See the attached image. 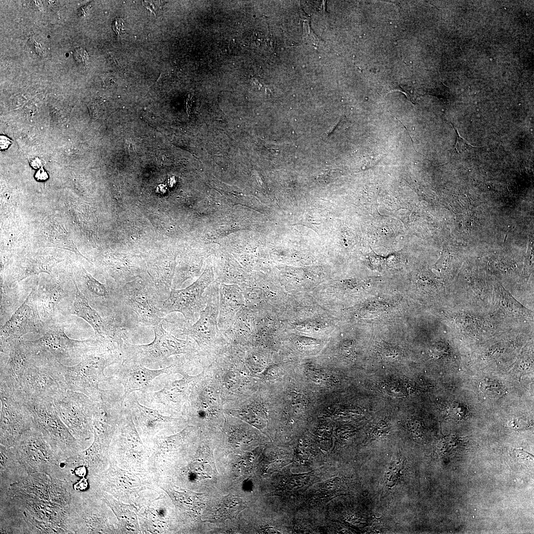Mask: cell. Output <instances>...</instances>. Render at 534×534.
<instances>
[{
  "instance_id": "26",
  "label": "cell",
  "mask_w": 534,
  "mask_h": 534,
  "mask_svg": "<svg viewBox=\"0 0 534 534\" xmlns=\"http://www.w3.org/2000/svg\"><path fill=\"white\" fill-rule=\"evenodd\" d=\"M124 26V20L122 18H117L113 23V30L117 34L120 35L121 33L123 32Z\"/></svg>"
},
{
  "instance_id": "20",
  "label": "cell",
  "mask_w": 534,
  "mask_h": 534,
  "mask_svg": "<svg viewBox=\"0 0 534 534\" xmlns=\"http://www.w3.org/2000/svg\"><path fill=\"white\" fill-rule=\"evenodd\" d=\"M57 234L55 235L52 233L51 234L49 233L47 235V237L49 238V242L53 244V246L58 248L70 250L75 252L77 255L82 256L78 251L76 246L74 245V243L70 240L68 235L66 233V231L62 229V232L59 235L58 234L57 229Z\"/></svg>"
},
{
  "instance_id": "11",
  "label": "cell",
  "mask_w": 534,
  "mask_h": 534,
  "mask_svg": "<svg viewBox=\"0 0 534 534\" xmlns=\"http://www.w3.org/2000/svg\"><path fill=\"white\" fill-rule=\"evenodd\" d=\"M171 366L159 369L148 368L129 359L119 364L115 375L118 384L123 388L124 398L136 391H145L157 377L170 372Z\"/></svg>"
},
{
  "instance_id": "9",
  "label": "cell",
  "mask_w": 534,
  "mask_h": 534,
  "mask_svg": "<svg viewBox=\"0 0 534 534\" xmlns=\"http://www.w3.org/2000/svg\"><path fill=\"white\" fill-rule=\"evenodd\" d=\"M124 302L135 312L142 324L156 326L164 316L157 306V296L151 287L139 283H131L122 288L118 294Z\"/></svg>"
},
{
  "instance_id": "28",
  "label": "cell",
  "mask_w": 534,
  "mask_h": 534,
  "mask_svg": "<svg viewBox=\"0 0 534 534\" xmlns=\"http://www.w3.org/2000/svg\"><path fill=\"white\" fill-rule=\"evenodd\" d=\"M125 147L126 151L130 155H134L135 154V146L133 141L131 138L126 140Z\"/></svg>"
},
{
  "instance_id": "4",
  "label": "cell",
  "mask_w": 534,
  "mask_h": 534,
  "mask_svg": "<svg viewBox=\"0 0 534 534\" xmlns=\"http://www.w3.org/2000/svg\"><path fill=\"white\" fill-rule=\"evenodd\" d=\"M40 338L26 341L37 354L49 359L61 361L75 357H82L87 354L100 351V342L97 338L75 340L69 338L61 327L44 328Z\"/></svg>"
},
{
  "instance_id": "16",
  "label": "cell",
  "mask_w": 534,
  "mask_h": 534,
  "mask_svg": "<svg viewBox=\"0 0 534 534\" xmlns=\"http://www.w3.org/2000/svg\"><path fill=\"white\" fill-rule=\"evenodd\" d=\"M246 507L245 501L242 498L228 495L222 499L208 521L221 522L226 519H232Z\"/></svg>"
},
{
  "instance_id": "23",
  "label": "cell",
  "mask_w": 534,
  "mask_h": 534,
  "mask_svg": "<svg viewBox=\"0 0 534 534\" xmlns=\"http://www.w3.org/2000/svg\"><path fill=\"white\" fill-rule=\"evenodd\" d=\"M449 412L452 417L456 419H463L468 415V411L466 408L457 402L451 405Z\"/></svg>"
},
{
  "instance_id": "2",
  "label": "cell",
  "mask_w": 534,
  "mask_h": 534,
  "mask_svg": "<svg viewBox=\"0 0 534 534\" xmlns=\"http://www.w3.org/2000/svg\"><path fill=\"white\" fill-rule=\"evenodd\" d=\"M154 330L155 337L150 344L134 345L126 340L122 346L123 359L132 360L150 369L162 368L171 356L190 351L187 342L166 331L161 322L154 327Z\"/></svg>"
},
{
  "instance_id": "6",
  "label": "cell",
  "mask_w": 534,
  "mask_h": 534,
  "mask_svg": "<svg viewBox=\"0 0 534 534\" xmlns=\"http://www.w3.org/2000/svg\"><path fill=\"white\" fill-rule=\"evenodd\" d=\"M211 282L210 275L206 273L184 289H173L161 305V311L164 316L173 312H179L186 320H194L206 306L204 293Z\"/></svg>"
},
{
  "instance_id": "25",
  "label": "cell",
  "mask_w": 534,
  "mask_h": 534,
  "mask_svg": "<svg viewBox=\"0 0 534 534\" xmlns=\"http://www.w3.org/2000/svg\"><path fill=\"white\" fill-rule=\"evenodd\" d=\"M73 56L76 61L80 63L86 64L89 59L88 53L81 47H77L74 49Z\"/></svg>"
},
{
  "instance_id": "31",
  "label": "cell",
  "mask_w": 534,
  "mask_h": 534,
  "mask_svg": "<svg viewBox=\"0 0 534 534\" xmlns=\"http://www.w3.org/2000/svg\"><path fill=\"white\" fill-rule=\"evenodd\" d=\"M513 453L515 455V456H517V457H518V458L522 459H529V455L530 454V453L525 452L523 450L521 449L514 450L513 451Z\"/></svg>"
},
{
  "instance_id": "22",
  "label": "cell",
  "mask_w": 534,
  "mask_h": 534,
  "mask_svg": "<svg viewBox=\"0 0 534 534\" xmlns=\"http://www.w3.org/2000/svg\"><path fill=\"white\" fill-rule=\"evenodd\" d=\"M305 14L301 13L302 17L304 19L303 41L305 43L317 46L321 39L312 30L310 25V18L307 17Z\"/></svg>"
},
{
  "instance_id": "34",
  "label": "cell",
  "mask_w": 534,
  "mask_h": 534,
  "mask_svg": "<svg viewBox=\"0 0 534 534\" xmlns=\"http://www.w3.org/2000/svg\"><path fill=\"white\" fill-rule=\"evenodd\" d=\"M77 474L80 476H84L86 474V468L84 467H80L76 471Z\"/></svg>"
},
{
  "instance_id": "14",
  "label": "cell",
  "mask_w": 534,
  "mask_h": 534,
  "mask_svg": "<svg viewBox=\"0 0 534 534\" xmlns=\"http://www.w3.org/2000/svg\"><path fill=\"white\" fill-rule=\"evenodd\" d=\"M219 324L220 327L230 326L237 313L245 305L243 290L236 285L222 284L219 288Z\"/></svg>"
},
{
  "instance_id": "13",
  "label": "cell",
  "mask_w": 534,
  "mask_h": 534,
  "mask_svg": "<svg viewBox=\"0 0 534 534\" xmlns=\"http://www.w3.org/2000/svg\"><path fill=\"white\" fill-rule=\"evenodd\" d=\"M206 299L204 309L200 312V317L192 326L184 330V333L197 341L209 339L219 331V289L211 288Z\"/></svg>"
},
{
  "instance_id": "5",
  "label": "cell",
  "mask_w": 534,
  "mask_h": 534,
  "mask_svg": "<svg viewBox=\"0 0 534 534\" xmlns=\"http://www.w3.org/2000/svg\"><path fill=\"white\" fill-rule=\"evenodd\" d=\"M7 355L6 360L0 363V386L8 389L18 397L24 399L21 384L24 373L34 360L37 353L26 341L15 340L1 349Z\"/></svg>"
},
{
  "instance_id": "30",
  "label": "cell",
  "mask_w": 534,
  "mask_h": 534,
  "mask_svg": "<svg viewBox=\"0 0 534 534\" xmlns=\"http://www.w3.org/2000/svg\"><path fill=\"white\" fill-rule=\"evenodd\" d=\"M35 178L38 180H45L48 178V175L43 169H41L36 173Z\"/></svg>"
},
{
  "instance_id": "21",
  "label": "cell",
  "mask_w": 534,
  "mask_h": 534,
  "mask_svg": "<svg viewBox=\"0 0 534 534\" xmlns=\"http://www.w3.org/2000/svg\"><path fill=\"white\" fill-rule=\"evenodd\" d=\"M402 465L403 462L401 460L397 461L389 465L385 475V480L387 485L393 486L397 483Z\"/></svg>"
},
{
  "instance_id": "3",
  "label": "cell",
  "mask_w": 534,
  "mask_h": 534,
  "mask_svg": "<svg viewBox=\"0 0 534 534\" xmlns=\"http://www.w3.org/2000/svg\"><path fill=\"white\" fill-rule=\"evenodd\" d=\"M113 364L109 354L95 352L83 356L81 361L76 365H64L68 390L83 393L94 401L99 400L101 394L99 384L110 382L114 378L104 374L105 367Z\"/></svg>"
},
{
  "instance_id": "29",
  "label": "cell",
  "mask_w": 534,
  "mask_h": 534,
  "mask_svg": "<svg viewBox=\"0 0 534 534\" xmlns=\"http://www.w3.org/2000/svg\"><path fill=\"white\" fill-rule=\"evenodd\" d=\"M340 480L338 478L329 480L325 484V488L328 490H332L340 484Z\"/></svg>"
},
{
  "instance_id": "17",
  "label": "cell",
  "mask_w": 534,
  "mask_h": 534,
  "mask_svg": "<svg viewBox=\"0 0 534 534\" xmlns=\"http://www.w3.org/2000/svg\"><path fill=\"white\" fill-rule=\"evenodd\" d=\"M62 297V290L57 284H47L37 288V303L39 311L45 315L53 314L56 305Z\"/></svg>"
},
{
  "instance_id": "8",
  "label": "cell",
  "mask_w": 534,
  "mask_h": 534,
  "mask_svg": "<svg viewBox=\"0 0 534 534\" xmlns=\"http://www.w3.org/2000/svg\"><path fill=\"white\" fill-rule=\"evenodd\" d=\"M54 403L61 419L71 429L87 434L93 418L94 401L83 393L68 390Z\"/></svg>"
},
{
  "instance_id": "24",
  "label": "cell",
  "mask_w": 534,
  "mask_h": 534,
  "mask_svg": "<svg viewBox=\"0 0 534 534\" xmlns=\"http://www.w3.org/2000/svg\"><path fill=\"white\" fill-rule=\"evenodd\" d=\"M460 441L456 437H449L445 438L442 443L440 444V445L443 446L445 451H450L454 449L458 446L460 445Z\"/></svg>"
},
{
  "instance_id": "32",
  "label": "cell",
  "mask_w": 534,
  "mask_h": 534,
  "mask_svg": "<svg viewBox=\"0 0 534 534\" xmlns=\"http://www.w3.org/2000/svg\"><path fill=\"white\" fill-rule=\"evenodd\" d=\"M9 144H10V141L8 138L3 136L0 137L1 149H3L7 148Z\"/></svg>"
},
{
  "instance_id": "18",
  "label": "cell",
  "mask_w": 534,
  "mask_h": 534,
  "mask_svg": "<svg viewBox=\"0 0 534 534\" xmlns=\"http://www.w3.org/2000/svg\"><path fill=\"white\" fill-rule=\"evenodd\" d=\"M60 261L58 258L50 256H38L28 259L22 264L17 279L20 281L29 276L42 272L49 274L52 268Z\"/></svg>"
},
{
  "instance_id": "1",
  "label": "cell",
  "mask_w": 534,
  "mask_h": 534,
  "mask_svg": "<svg viewBox=\"0 0 534 534\" xmlns=\"http://www.w3.org/2000/svg\"><path fill=\"white\" fill-rule=\"evenodd\" d=\"M68 390L64 365L37 353L22 381L21 393L25 400H36L54 403Z\"/></svg>"
},
{
  "instance_id": "27",
  "label": "cell",
  "mask_w": 534,
  "mask_h": 534,
  "mask_svg": "<svg viewBox=\"0 0 534 534\" xmlns=\"http://www.w3.org/2000/svg\"><path fill=\"white\" fill-rule=\"evenodd\" d=\"M510 425L512 428L521 429L527 427L529 424L526 421H524V420L519 419L512 421L510 423Z\"/></svg>"
},
{
  "instance_id": "10",
  "label": "cell",
  "mask_w": 534,
  "mask_h": 534,
  "mask_svg": "<svg viewBox=\"0 0 534 534\" xmlns=\"http://www.w3.org/2000/svg\"><path fill=\"white\" fill-rule=\"evenodd\" d=\"M0 422L5 438L14 436L27 428L33 420L25 401L0 386Z\"/></svg>"
},
{
  "instance_id": "19",
  "label": "cell",
  "mask_w": 534,
  "mask_h": 534,
  "mask_svg": "<svg viewBox=\"0 0 534 534\" xmlns=\"http://www.w3.org/2000/svg\"><path fill=\"white\" fill-rule=\"evenodd\" d=\"M480 388L484 395L490 399L500 398L506 392L504 386L498 382L490 379L482 381Z\"/></svg>"
},
{
  "instance_id": "33",
  "label": "cell",
  "mask_w": 534,
  "mask_h": 534,
  "mask_svg": "<svg viewBox=\"0 0 534 534\" xmlns=\"http://www.w3.org/2000/svg\"><path fill=\"white\" fill-rule=\"evenodd\" d=\"M76 485L77 490H82L87 488L88 486V483L86 479H83Z\"/></svg>"
},
{
  "instance_id": "7",
  "label": "cell",
  "mask_w": 534,
  "mask_h": 534,
  "mask_svg": "<svg viewBox=\"0 0 534 534\" xmlns=\"http://www.w3.org/2000/svg\"><path fill=\"white\" fill-rule=\"evenodd\" d=\"M34 287L22 305L12 314L0 330V347L18 340L32 332L41 333L44 328L37 303Z\"/></svg>"
},
{
  "instance_id": "12",
  "label": "cell",
  "mask_w": 534,
  "mask_h": 534,
  "mask_svg": "<svg viewBox=\"0 0 534 534\" xmlns=\"http://www.w3.org/2000/svg\"><path fill=\"white\" fill-rule=\"evenodd\" d=\"M186 380L169 382L160 390L137 391L138 400L161 413H171L178 409L186 395Z\"/></svg>"
},
{
  "instance_id": "15",
  "label": "cell",
  "mask_w": 534,
  "mask_h": 534,
  "mask_svg": "<svg viewBox=\"0 0 534 534\" xmlns=\"http://www.w3.org/2000/svg\"><path fill=\"white\" fill-rule=\"evenodd\" d=\"M86 291L93 301L106 308H114L117 301V295H113L109 288L95 279L84 268L82 267Z\"/></svg>"
}]
</instances>
